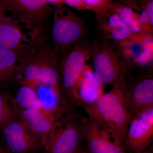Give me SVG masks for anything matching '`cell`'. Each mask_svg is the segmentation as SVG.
Returning <instances> with one entry per match:
<instances>
[{
  "instance_id": "cell-1",
  "label": "cell",
  "mask_w": 153,
  "mask_h": 153,
  "mask_svg": "<svg viewBox=\"0 0 153 153\" xmlns=\"http://www.w3.org/2000/svg\"><path fill=\"white\" fill-rule=\"evenodd\" d=\"M126 79L123 63L118 79L112 88L95 102L81 105L88 119L107 133L114 143L122 146L132 119L123 96Z\"/></svg>"
},
{
  "instance_id": "cell-2",
  "label": "cell",
  "mask_w": 153,
  "mask_h": 153,
  "mask_svg": "<svg viewBox=\"0 0 153 153\" xmlns=\"http://www.w3.org/2000/svg\"><path fill=\"white\" fill-rule=\"evenodd\" d=\"M97 43L81 40L66 51L59 61L61 103L65 109L80 106L76 94L77 84L88 61L92 58Z\"/></svg>"
},
{
  "instance_id": "cell-3",
  "label": "cell",
  "mask_w": 153,
  "mask_h": 153,
  "mask_svg": "<svg viewBox=\"0 0 153 153\" xmlns=\"http://www.w3.org/2000/svg\"><path fill=\"white\" fill-rule=\"evenodd\" d=\"M88 118L78 108L64 110L51 130L45 148L48 153H71L85 141Z\"/></svg>"
},
{
  "instance_id": "cell-4",
  "label": "cell",
  "mask_w": 153,
  "mask_h": 153,
  "mask_svg": "<svg viewBox=\"0 0 153 153\" xmlns=\"http://www.w3.org/2000/svg\"><path fill=\"white\" fill-rule=\"evenodd\" d=\"M59 53L54 47L42 45L35 49L25 64L19 84L44 81L60 89Z\"/></svg>"
},
{
  "instance_id": "cell-5",
  "label": "cell",
  "mask_w": 153,
  "mask_h": 153,
  "mask_svg": "<svg viewBox=\"0 0 153 153\" xmlns=\"http://www.w3.org/2000/svg\"><path fill=\"white\" fill-rule=\"evenodd\" d=\"M42 29L25 19L7 16L0 23V49L23 50L41 46Z\"/></svg>"
},
{
  "instance_id": "cell-6",
  "label": "cell",
  "mask_w": 153,
  "mask_h": 153,
  "mask_svg": "<svg viewBox=\"0 0 153 153\" xmlns=\"http://www.w3.org/2000/svg\"><path fill=\"white\" fill-rule=\"evenodd\" d=\"M52 13L54 47L59 52H65L82 40L86 32L85 23L63 4L55 5Z\"/></svg>"
},
{
  "instance_id": "cell-7",
  "label": "cell",
  "mask_w": 153,
  "mask_h": 153,
  "mask_svg": "<svg viewBox=\"0 0 153 153\" xmlns=\"http://www.w3.org/2000/svg\"><path fill=\"white\" fill-rule=\"evenodd\" d=\"M92 71L96 78L105 87L117 82L124 62L114 42L102 38L97 41L92 56Z\"/></svg>"
},
{
  "instance_id": "cell-8",
  "label": "cell",
  "mask_w": 153,
  "mask_h": 153,
  "mask_svg": "<svg viewBox=\"0 0 153 153\" xmlns=\"http://www.w3.org/2000/svg\"><path fill=\"white\" fill-rule=\"evenodd\" d=\"M126 74L123 96L132 118L153 108V74L138 75L134 78Z\"/></svg>"
},
{
  "instance_id": "cell-9",
  "label": "cell",
  "mask_w": 153,
  "mask_h": 153,
  "mask_svg": "<svg viewBox=\"0 0 153 153\" xmlns=\"http://www.w3.org/2000/svg\"><path fill=\"white\" fill-rule=\"evenodd\" d=\"M153 138V108L132 118L123 144L127 153H140L147 149Z\"/></svg>"
},
{
  "instance_id": "cell-10",
  "label": "cell",
  "mask_w": 153,
  "mask_h": 153,
  "mask_svg": "<svg viewBox=\"0 0 153 153\" xmlns=\"http://www.w3.org/2000/svg\"><path fill=\"white\" fill-rule=\"evenodd\" d=\"M1 131L4 146L10 153H33L42 146L39 139L20 119L6 125Z\"/></svg>"
},
{
  "instance_id": "cell-11",
  "label": "cell",
  "mask_w": 153,
  "mask_h": 153,
  "mask_svg": "<svg viewBox=\"0 0 153 153\" xmlns=\"http://www.w3.org/2000/svg\"><path fill=\"white\" fill-rule=\"evenodd\" d=\"M6 12L43 28L53 13L47 0H0Z\"/></svg>"
},
{
  "instance_id": "cell-12",
  "label": "cell",
  "mask_w": 153,
  "mask_h": 153,
  "mask_svg": "<svg viewBox=\"0 0 153 153\" xmlns=\"http://www.w3.org/2000/svg\"><path fill=\"white\" fill-rule=\"evenodd\" d=\"M40 46L23 50L0 49V88L4 89L14 82L19 83L29 57Z\"/></svg>"
},
{
  "instance_id": "cell-13",
  "label": "cell",
  "mask_w": 153,
  "mask_h": 153,
  "mask_svg": "<svg viewBox=\"0 0 153 153\" xmlns=\"http://www.w3.org/2000/svg\"><path fill=\"white\" fill-rule=\"evenodd\" d=\"M64 110L62 112L55 114L43 108L25 109L20 111L19 119L38 137L42 146L45 147L55 121Z\"/></svg>"
},
{
  "instance_id": "cell-14",
  "label": "cell",
  "mask_w": 153,
  "mask_h": 153,
  "mask_svg": "<svg viewBox=\"0 0 153 153\" xmlns=\"http://www.w3.org/2000/svg\"><path fill=\"white\" fill-rule=\"evenodd\" d=\"M85 141L91 153H127L123 146L114 143L107 133L89 119Z\"/></svg>"
},
{
  "instance_id": "cell-15",
  "label": "cell",
  "mask_w": 153,
  "mask_h": 153,
  "mask_svg": "<svg viewBox=\"0 0 153 153\" xmlns=\"http://www.w3.org/2000/svg\"><path fill=\"white\" fill-rule=\"evenodd\" d=\"M97 22V29L102 38L114 43L134 38L137 36V33L133 32L118 15L113 12L107 11Z\"/></svg>"
},
{
  "instance_id": "cell-16",
  "label": "cell",
  "mask_w": 153,
  "mask_h": 153,
  "mask_svg": "<svg viewBox=\"0 0 153 153\" xmlns=\"http://www.w3.org/2000/svg\"><path fill=\"white\" fill-rule=\"evenodd\" d=\"M153 41L152 34L146 33L140 38H130L114 43L122 57L127 71L134 69L138 60L147 46Z\"/></svg>"
},
{
  "instance_id": "cell-17",
  "label": "cell",
  "mask_w": 153,
  "mask_h": 153,
  "mask_svg": "<svg viewBox=\"0 0 153 153\" xmlns=\"http://www.w3.org/2000/svg\"><path fill=\"white\" fill-rule=\"evenodd\" d=\"M104 86L96 78L90 65H86L76 88V94L80 106L96 101L104 94Z\"/></svg>"
},
{
  "instance_id": "cell-18",
  "label": "cell",
  "mask_w": 153,
  "mask_h": 153,
  "mask_svg": "<svg viewBox=\"0 0 153 153\" xmlns=\"http://www.w3.org/2000/svg\"><path fill=\"white\" fill-rule=\"evenodd\" d=\"M27 85L35 90L43 109L55 114L65 109L61 103L60 89L54 85L44 81H37Z\"/></svg>"
},
{
  "instance_id": "cell-19",
  "label": "cell",
  "mask_w": 153,
  "mask_h": 153,
  "mask_svg": "<svg viewBox=\"0 0 153 153\" xmlns=\"http://www.w3.org/2000/svg\"><path fill=\"white\" fill-rule=\"evenodd\" d=\"M20 109L13 97L0 88V130L19 118Z\"/></svg>"
},
{
  "instance_id": "cell-20",
  "label": "cell",
  "mask_w": 153,
  "mask_h": 153,
  "mask_svg": "<svg viewBox=\"0 0 153 153\" xmlns=\"http://www.w3.org/2000/svg\"><path fill=\"white\" fill-rule=\"evenodd\" d=\"M108 11L118 15L124 23L134 33L143 32L139 21V13H135L133 9L119 2L113 1Z\"/></svg>"
},
{
  "instance_id": "cell-21",
  "label": "cell",
  "mask_w": 153,
  "mask_h": 153,
  "mask_svg": "<svg viewBox=\"0 0 153 153\" xmlns=\"http://www.w3.org/2000/svg\"><path fill=\"white\" fill-rule=\"evenodd\" d=\"M14 98L20 111L25 109L43 108L35 90L27 84H20Z\"/></svg>"
},
{
  "instance_id": "cell-22",
  "label": "cell",
  "mask_w": 153,
  "mask_h": 153,
  "mask_svg": "<svg viewBox=\"0 0 153 153\" xmlns=\"http://www.w3.org/2000/svg\"><path fill=\"white\" fill-rule=\"evenodd\" d=\"M88 10L93 11L99 20L108 10L111 3L114 0H84Z\"/></svg>"
},
{
  "instance_id": "cell-23",
  "label": "cell",
  "mask_w": 153,
  "mask_h": 153,
  "mask_svg": "<svg viewBox=\"0 0 153 153\" xmlns=\"http://www.w3.org/2000/svg\"><path fill=\"white\" fill-rule=\"evenodd\" d=\"M136 5L138 11L144 13L153 24V0H137Z\"/></svg>"
},
{
  "instance_id": "cell-24",
  "label": "cell",
  "mask_w": 153,
  "mask_h": 153,
  "mask_svg": "<svg viewBox=\"0 0 153 153\" xmlns=\"http://www.w3.org/2000/svg\"><path fill=\"white\" fill-rule=\"evenodd\" d=\"M63 2L79 10H88L84 0H63Z\"/></svg>"
},
{
  "instance_id": "cell-25",
  "label": "cell",
  "mask_w": 153,
  "mask_h": 153,
  "mask_svg": "<svg viewBox=\"0 0 153 153\" xmlns=\"http://www.w3.org/2000/svg\"><path fill=\"white\" fill-rule=\"evenodd\" d=\"M114 1L119 2L128 6L133 10H135L138 11L137 7L136 5V1L137 0H114Z\"/></svg>"
},
{
  "instance_id": "cell-26",
  "label": "cell",
  "mask_w": 153,
  "mask_h": 153,
  "mask_svg": "<svg viewBox=\"0 0 153 153\" xmlns=\"http://www.w3.org/2000/svg\"><path fill=\"white\" fill-rule=\"evenodd\" d=\"M7 16H8L7 15V12L0 4V23L4 22Z\"/></svg>"
},
{
  "instance_id": "cell-27",
  "label": "cell",
  "mask_w": 153,
  "mask_h": 153,
  "mask_svg": "<svg viewBox=\"0 0 153 153\" xmlns=\"http://www.w3.org/2000/svg\"><path fill=\"white\" fill-rule=\"evenodd\" d=\"M71 153H91L88 150L87 148H84L82 145L77 148L74 152Z\"/></svg>"
},
{
  "instance_id": "cell-28",
  "label": "cell",
  "mask_w": 153,
  "mask_h": 153,
  "mask_svg": "<svg viewBox=\"0 0 153 153\" xmlns=\"http://www.w3.org/2000/svg\"><path fill=\"white\" fill-rule=\"evenodd\" d=\"M49 4H53L55 5L63 4V0H47Z\"/></svg>"
},
{
  "instance_id": "cell-29",
  "label": "cell",
  "mask_w": 153,
  "mask_h": 153,
  "mask_svg": "<svg viewBox=\"0 0 153 153\" xmlns=\"http://www.w3.org/2000/svg\"><path fill=\"white\" fill-rule=\"evenodd\" d=\"M0 153H10L4 146L0 144Z\"/></svg>"
},
{
  "instance_id": "cell-30",
  "label": "cell",
  "mask_w": 153,
  "mask_h": 153,
  "mask_svg": "<svg viewBox=\"0 0 153 153\" xmlns=\"http://www.w3.org/2000/svg\"><path fill=\"white\" fill-rule=\"evenodd\" d=\"M145 149L140 153H153L152 149H150L149 150Z\"/></svg>"
},
{
  "instance_id": "cell-31",
  "label": "cell",
  "mask_w": 153,
  "mask_h": 153,
  "mask_svg": "<svg viewBox=\"0 0 153 153\" xmlns=\"http://www.w3.org/2000/svg\"></svg>"
}]
</instances>
